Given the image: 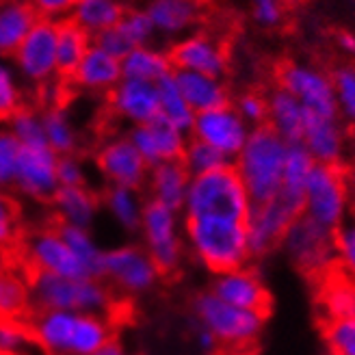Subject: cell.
Instances as JSON below:
<instances>
[{
  "mask_svg": "<svg viewBox=\"0 0 355 355\" xmlns=\"http://www.w3.org/2000/svg\"><path fill=\"white\" fill-rule=\"evenodd\" d=\"M33 340L31 327L22 321H0V355H22Z\"/></svg>",
  "mask_w": 355,
  "mask_h": 355,
  "instance_id": "48",
  "label": "cell"
},
{
  "mask_svg": "<svg viewBox=\"0 0 355 355\" xmlns=\"http://www.w3.org/2000/svg\"><path fill=\"white\" fill-rule=\"evenodd\" d=\"M57 178H59V187H65V189L87 187V169H85V163L80 161L76 154L59 156Z\"/></svg>",
  "mask_w": 355,
  "mask_h": 355,
  "instance_id": "51",
  "label": "cell"
},
{
  "mask_svg": "<svg viewBox=\"0 0 355 355\" xmlns=\"http://www.w3.org/2000/svg\"><path fill=\"white\" fill-rule=\"evenodd\" d=\"M17 76L33 85H48L59 74L57 69V24L37 17L24 42L13 52Z\"/></svg>",
  "mask_w": 355,
  "mask_h": 355,
  "instance_id": "11",
  "label": "cell"
},
{
  "mask_svg": "<svg viewBox=\"0 0 355 355\" xmlns=\"http://www.w3.org/2000/svg\"><path fill=\"white\" fill-rule=\"evenodd\" d=\"M28 291H31V306L37 312L59 310V312H74V314L106 316V312L113 308L111 288L106 286L104 279L98 277L67 279V277L31 271Z\"/></svg>",
  "mask_w": 355,
  "mask_h": 355,
  "instance_id": "4",
  "label": "cell"
},
{
  "mask_svg": "<svg viewBox=\"0 0 355 355\" xmlns=\"http://www.w3.org/2000/svg\"><path fill=\"white\" fill-rule=\"evenodd\" d=\"M94 44V40L89 35L76 26L72 20H63L57 24V69L59 76L69 78L74 74V69L83 61L85 52L89 46Z\"/></svg>",
  "mask_w": 355,
  "mask_h": 355,
  "instance_id": "35",
  "label": "cell"
},
{
  "mask_svg": "<svg viewBox=\"0 0 355 355\" xmlns=\"http://www.w3.org/2000/svg\"><path fill=\"white\" fill-rule=\"evenodd\" d=\"M269 102V113H266V126H269L277 137H282L288 146L301 144V137L308 126V111L301 106L293 96H288L282 89H273L266 96Z\"/></svg>",
  "mask_w": 355,
  "mask_h": 355,
  "instance_id": "25",
  "label": "cell"
},
{
  "mask_svg": "<svg viewBox=\"0 0 355 355\" xmlns=\"http://www.w3.org/2000/svg\"><path fill=\"white\" fill-rule=\"evenodd\" d=\"M355 212L351 193L345 180L343 167H325L316 165L304 193V212L308 219L316 221L331 232Z\"/></svg>",
  "mask_w": 355,
  "mask_h": 355,
  "instance_id": "8",
  "label": "cell"
},
{
  "mask_svg": "<svg viewBox=\"0 0 355 355\" xmlns=\"http://www.w3.org/2000/svg\"><path fill=\"white\" fill-rule=\"evenodd\" d=\"M301 212L304 210L291 204L288 200H284L282 195H277L271 202L252 204L243 221L247 230V241H250L252 258H264L271 252L279 250V243L284 234H286V230Z\"/></svg>",
  "mask_w": 355,
  "mask_h": 355,
  "instance_id": "12",
  "label": "cell"
},
{
  "mask_svg": "<svg viewBox=\"0 0 355 355\" xmlns=\"http://www.w3.org/2000/svg\"><path fill=\"white\" fill-rule=\"evenodd\" d=\"M104 206L109 210L111 219L123 230V232H139L141 230V217H144L146 200L141 193L126 187H109L104 191Z\"/></svg>",
  "mask_w": 355,
  "mask_h": 355,
  "instance_id": "33",
  "label": "cell"
},
{
  "mask_svg": "<svg viewBox=\"0 0 355 355\" xmlns=\"http://www.w3.org/2000/svg\"><path fill=\"white\" fill-rule=\"evenodd\" d=\"M72 7H74V0H37V3H33V9L37 13V17L55 22V24L69 20Z\"/></svg>",
  "mask_w": 355,
  "mask_h": 355,
  "instance_id": "52",
  "label": "cell"
},
{
  "mask_svg": "<svg viewBox=\"0 0 355 355\" xmlns=\"http://www.w3.org/2000/svg\"><path fill=\"white\" fill-rule=\"evenodd\" d=\"M117 28L132 48L152 46V42L156 37V31H154L150 15L146 9H141V7H126L121 20L117 22Z\"/></svg>",
  "mask_w": 355,
  "mask_h": 355,
  "instance_id": "42",
  "label": "cell"
},
{
  "mask_svg": "<svg viewBox=\"0 0 355 355\" xmlns=\"http://www.w3.org/2000/svg\"><path fill=\"white\" fill-rule=\"evenodd\" d=\"M96 355H128V353H126V349H123L117 340H113V343L106 345L102 351H98Z\"/></svg>",
  "mask_w": 355,
  "mask_h": 355,
  "instance_id": "57",
  "label": "cell"
},
{
  "mask_svg": "<svg viewBox=\"0 0 355 355\" xmlns=\"http://www.w3.org/2000/svg\"><path fill=\"white\" fill-rule=\"evenodd\" d=\"M57 232H59L61 239L67 243L69 250H72V252L78 256V260L87 266L89 275L102 279L104 250L100 247V243L96 241V236L92 234V230L59 223V225H57Z\"/></svg>",
  "mask_w": 355,
  "mask_h": 355,
  "instance_id": "38",
  "label": "cell"
},
{
  "mask_svg": "<svg viewBox=\"0 0 355 355\" xmlns=\"http://www.w3.org/2000/svg\"><path fill=\"white\" fill-rule=\"evenodd\" d=\"M22 85H20V76H17L15 67L0 59V123H7V119L22 109Z\"/></svg>",
  "mask_w": 355,
  "mask_h": 355,
  "instance_id": "43",
  "label": "cell"
},
{
  "mask_svg": "<svg viewBox=\"0 0 355 355\" xmlns=\"http://www.w3.org/2000/svg\"><path fill=\"white\" fill-rule=\"evenodd\" d=\"M279 250L297 271L314 282L336 271V232L299 215L286 230Z\"/></svg>",
  "mask_w": 355,
  "mask_h": 355,
  "instance_id": "6",
  "label": "cell"
},
{
  "mask_svg": "<svg viewBox=\"0 0 355 355\" xmlns=\"http://www.w3.org/2000/svg\"><path fill=\"white\" fill-rule=\"evenodd\" d=\"M301 146L316 165L343 167L349 158V128L338 117H310Z\"/></svg>",
  "mask_w": 355,
  "mask_h": 355,
  "instance_id": "20",
  "label": "cell"
},
{
  "mask_svg": "<svg viewBox=\"0 0 355 355\" xmlns=\"http://www.w3.org/2000/svg\"><path fill=\"white\" fill-rule=\"evenodd\" d=\"M195 343H198V347L204 351V353H212L217 347H219V343L215 340V336H212L208 329H204V327H200L198 325V331H195Z\"/></svg>",
  "mask_w": 355,
  "mask_h": 355,
  "instance_id": "55",
  "label": "cell"
},
{
  "mask_svg": "<svg viewBox=\"0 0 355 355\" xmlns=\"http://www.w3.org/2000/svg\"><path fill=\"white\" fill-rule=\"evenodd\" d=\"M123 11H126V5L119 0H74L69 20L94 40L100 33L117 26Z\"/></svg>",
  "mask_w": 355,
  "mask_h": 355,
  "instance_id": "31",
  "label": "cell"
},
{
  "mask_svg": "<svg viewBox=\"0 0 355 355\" xmlns=\"http://www.w3.org/2000/svg\"><path fill=\"white\" fill-rule=\"evenodd\" d=\"M173 72L167 50L156 46H141L132 48L126 57L121 59V78L141 80V83H158Z\"/></svg>",
  "mask_w": 355,
  "mask_h": 355,
  "instance_id": "29",
  "label": "cell"
},
{
  "mask_svg": "<svg viewBox=\"0 0 355 355\" xmlns=\"http://www.w3.org/2000/svg\"><path fill=\"white\" fill-rule=\"evenodd\" d=\"M24 256L33 273H46V275H57L67 279L92 277L87 266L61 239L57 227H46L33 232L26 239Z\"/></svg>",
  "mask_w": 355,
  "mask_h": 355,
  "instance_id": "15",
  "label": "cell"
},
{
  "mask_svg": "<svg viewBox=\"0 0 355 355\" xmlns=\"http://www.w3.org/2000/svg\"><path fill=\"white\" fill-rule=\"evenodd\" d=\"M277 89L293 96L310 117H338L334 83L327 69L308 61H284L277 67Z\"/></svg>",
  "mask_w": 355,
  "mask_h": 355,
  "instance_id": "9",
  "label": "cell"
},
{
  "mask_svg": "<svg viewBox=\"0 0 355 355\" xmlns=\"http://www.w3.org/2000/svg\"><path fill=\"white\" fill-rule=\"evenodd\" d=\"M69 80L78 89H83V92L109 96L121 80V61L111 57L109 52H104L96 44H92L78 67L74 69V74L69 76Z\"/></svg>",
  "mask_w": 355,
  "mask_h": 355,
  "instance_id": "22",
  "label": "cell"
},
{
  "mask_svg": "<svg viewBox=\"0 0 355 355\" xmlns=\"http://www.w3.org/2000/svg\"><path fill=\"white\" fill-rule=\"evenodd\" d=\"M173 78L195 115L230 104V89L223 78L195 72H173Z\"/></svg>",
  "mask_w": 355,
  "mask_h": 355,
  "instance_id": "27",
  "label": "cell"
},
{
  "mask_svg": "<svg viewBox=\"0 0 355 355\" xmlns=\"http://www.w3.org/2000/svg\"><path fill=\"white\" fill-rule=\"evenodd\" d=\"M343 171H345V180H347V187H349V193H351V200H353V206H355V152L349 154L347 163L343 165Z\"/></svg>",
  "mask_w": 355,
  "mask_h": 355,
  "instance_id": "56",
  "label": "cell"
},
{
  "mask_svg": "<svg viewBox=\"0 0 355 355\" xmlns=\"http://www.w3.org/2000/svg\"><path fill=\"white\" fill-rule=\"evenodd\" d=\"M252 20L264 31L279 28L286 20V7L279 0H256L252 5Z\"/></svg>",
  "mask_w": 355,
  "mask_h": 355,
  "instance_id": "49",
  "label": "cell"
},
{
  "mask_svg": "<svg viewBox=\"0 0 355 355\" xmlns=\"http://www.w3.org/2000/svg\"><path fill=\"white\" fill-rule=\"evenodd\" d=\"M161 275L141 245H117L104 252L102 279H109L121 293L144 295L156 286Z\"/></svg>",
  "mask_w": 355,
  "mask_h": 355,
  "instance_id": "10",
  "label": "cell"
},
{
  "mask_svg": "<svg viewBox=\"0 0 355 355\" xmlns=\"http://www.w3.org/2000/svg\"><path fill=\"white\" fill-rule=\"evenodd\" d=\"M180 163L184 165V169L189 171L191 178L204 175V173H210V171H217V169L232 165L217 150H212L210 146L202 144V141H198V139H191V137H189V144L184 148Z\"/></svg>",
  "mask_w": 355,
  "mask_h": 355,
  "instance_id": "40",
  "label": "cell"
},
{
  "mask_svg": "<svg viewBox=\"0 0 355 355\" xmlns=\"http://www.w3.org/2000/svg\"><path fill=\"white\" fill-rule=\"evenodd\" d=\"M17 156H20V144L5 126H0V191L13 189Z\"/></svg>",
  "mask_w": 355,
  "mask_h": 355,
  "instance_id": "47",
  "label": "cell"
},
{
  "mask_svg": "<svg viewBox=\"0 0 355 355\" xmlns=\"http://www.w3.org/2000/svg\"><path fill=\"white\" fill-rule=\"evenodd\" d=\"M252 200L234 165L191 178L182 206L184 219H230L245 221Z\"/></svg>",
  "mask_w": 355,
  "mask_h": 355,
  "instance_id": "3",
  "label": "cell"
},
{
  "mask_svg": "<svg viewBox=\"0 0 355 355\" xmlns=\"http://www.w3.org/2000/svg\"><path fill=\"white\" fill-rule=\"evenodd\" d=\"M44 121V139L46 146L55 152L57 156H69L76 154L78 150V130L74 126L72 117L63 109L61 104L46 106L42 113Z\"/></svg>",
  "mask_w": 355,
  "mask_h": 355,
  "instance_id": "34",
  "label": "cell"
},
{
  "mask_svg": "<svg viewBox=\"0 0 355 355\" xmlns=\"http://www.w3.org/2000/svg\"><path fill=\"white\" fill-rule=\"evenodd\" d=\"M141 241L144 250L154 260L163 275L180 269L184 258V217L167 206L146 200L141 217Z\"/></svg>",
  "mask_w": 355,
  "mask_h": 355,
  "instance_id": "7",
  "label": "cell"
},
{
  "mask_svg": "<svg viewBox=\"0 0 355 355\" xmlns=\"http://www.w3.org/2000/svg\"><path fill=\"white\" fill-rule=\"evenodd\" d=\"M336 271L355 279V212L336 230Z\"/></svg>",
  "mask_w": 355,
  "mask_h": 355,
  "instance_id": "45",
  "label": "cell"
},
{
  "mask_svg": "<svg viewBox=\"0 0 355 355\" xmlns=\"http://www.w3.org/2000/svg\"><path fill=\"white\" fill-rule=\"evenodd\" d=\"M5 128L13 135V139L20 144V148L24 146H42L46 144L44 139V121H42V113L31 109V106H22L20 111H15Z\"/></svg>",
  "mask_w": 355,
  "mask_h": 355,
  "instance_id": "41",
  "label": "cell"
},
{
  "mask_svg": "<svg viewBox=\"0 0 355 355\" xmlns=\"http://www.w3.org/2000/svg\"><path fill=\"white\" fill-rule=\"evenodd\" d=\"M336 46L347 57H355V33L353 31H340L336 35Z\"/></svg>",
  "mask_w": 355,
  "mask_h": 355,
  "instance_id": "54",
  "label": "cell"
},
{
  "mask_svg": "<svg viewBox=\"0 0 355 355\" xmlns=\"http://www.w3.org/2000/svg\"><path fill=\"white\" fill-rule=\"evenodd\" d=\"M167 55L173 72H195L223 78L230 65L223 42L204 31H193L184 37L175 40L169 46Z\"/></svg>",
  "mask_w": 355,
  "mask_h": 355,
  "instance_id": "14",
  "label": "cell"
},
{
  "mask_svg": "<svg viewBox=\"0 0 355 355\" xmlns=\"http://www.w3.org/2000/svg\"><path fill=\"white\" fill-rule=\"evenodd\" d=\"M316 308L323 323L355 316V279L331 271L316 279Z\"/></svg>",
  "mask_w": 355,
  "mask_h": 355,
  "instance_id": "24",
  "label": "cell"
},
{
  "mask_svg": "<svg viewBox=\"0 0 355 355\" xmlns=\"http://www.w3.org/2000/svg\"><path fill=\"white\" fill-rule=\"evenodd\" d=\"M156 35L180 40L193 33L202 17V5L195 0H152L146 7Z\"/></svg>",
  "mask_w": 355,
  "mask_h": 355,
  "instance_id": "23",
  "label": "cell"
},
{
  "mask_svg": "<svg viewBox=\"0 0 355 355\" xmlns=\"http://www.w3.org/2000/svg\"><path fill=\"white\" fill-rule=\"evenodd\" d=\"M288 148L286 141L277 137L269 126L252 130L245 148L232 163L252 204L271 202L279 195Z\"/></svg>",
  "mask_w": 355,
  "mask_h": 355,
  "instance_id": "2",
  "label": "cell"
},
{
  "mask_svg": "<svg viewBox=\"0 0 355 355\" xmlns=\"http://www.w3.org/2000/svg\"><path fill=\"white\" fill-rule=\"evenodd\" d=\"M336 109H338V119L345 126L355 128V63H340L331 69Z\"/></svg>",
  "mask_w": 355,
  "mask_h": 355,
  "instance_id": "39",
  "label": "cell"
},
{
  "mask_svg": "<svg viewBox=\"0 0 355 355\" xmlns=\"http://www.w3.org/2000/svg\"><path fill=\"white\" fill-rule=\"evenodd\" d=\"M184 247L212 275L250 266L252 252L243 221L184 219Z\"/></svg>",
  "mask_w": 355,
  "mask_h": 355,
  "instance_id": "1",
  "label": "cell"
},
{
  "mask_svg": "<svg viewBox=\"0 0 355 355\" xmlns=\"http://www.w3.org/2000/svg\"><path fill=\"white\" fill-rule=\"evenodd\" d=\"M250 135L252 128L241 119L234 104L230 102L225 106H219V109L195 115L189 137L202 141V144L210 146L221 156H225L230 163H234V158L245 148Z\"/></svg>",
  "mask_w": 355,
  "mask_h": 355,
  "instance_id": "13",
  "label": "cell"
},
{
  "mask_svg": "<svg viewBox=\"0 0 355 355\" xmlns=\"http://www.w3.org/2000/svg\"><path fill=\"white\" fill-rule=\"evenodd\" d=\"M146 184H148L152 202L167 206L175 212H182L187 191L191 184V175L180 161L161 163L156 167H150Z\"/></svg>",
  "mask_w": 355,
  "mask_h": 355,
  "instance_id": "26",
  "label": "cell"
},
{
  "mask_svg": "<svg viewBox=\"0 0 355 355\" xmlns=\"http://www.w3.org/2000/svg\"><path fill=\"white\" fill-rule=\"evenodd\" d=\"M20 232V219H17V208L7 191H0V250L9 247Z\"/></svg>",
  "mask_w": 355,
  "mask_h": 355,
  "instance_id": "50",
  "label": "cell"
},
{
  "mask_svg": "<svg viewBox=\"0 0 355 355\" xmlns=\"http://www.w3.org/2000/svg\"><path fill=\"white\" fill-rule=\"evenodd\" d=\"M156 89H158V106H161V117L167 119L169 123H173L175 128H180L182 132L191 135L195 113L187 104L180 87H178V83L173 78V72L169 76H165L163 80H158Z\"/></svg>",
  "mask_w": 355,
  "mask_h": 355,
  "instance_id": "36",
  "label": "cell"
},
{
  "mask_svg": "<svg viewBox=\"0 0 355 355\" xmlns=\"http://www.w3.org/2000/svg\"><path fill=\"white\" fill-rule=\"evenodd\" d=\"M96 167L111 187H126L139 191L146 187L150 167L130 144L128 135H119L102 141L96 152Z\"/></svg>",
  "mask_w": 355,
  "mask_h": 355,
  "instance_id": "16",
  "label": "cell"
},
{
  "mask_svg": "<svg viewBox=\"0 0 355 355\" xmlns=\"http://www.w3.org/2000/svg\"><path fill=\"white\" fill-rule=\"evenodd\" d=\"M50 202L59 217V223L85 227V230H92L100 210L98 198L87 187H72V189L59 187V191Z\"/></svg>",
  "mask_w": 355,
  "mask_h": 355,
  "instance_id": "28",
  "label": "cell"
},
{
  "mask_svg": "<svg viewBox=\"0 0 355 355\" xmlns=\"http://www.w3.org/2000/svg\"><path fill=\"white\" fill-rule=\"evenodd\" d=\"M321 336L327 355H355V316L323 323Z\"/></svg>",
  "mask_w": 355,
  "mask_h": 355,
  "instance_id": "44",
  "label": "cell"
},
{
  "mask_svg": "<svg viewBox=\"0 0 355 355\" xmlns=\"http://www.w3.org/2000/svg\"><path fill=\"white\" fill-rule=\"evenodd\" d=\"M234 109L241 115V119L254 128L266 126V113H269V102H266V96L260 92H245L236 98Z\"/></svg>",
  "mask_w": 355,
  "mask_h": 355,
  "instance_id": "46",
  "label": "cell"
},
{
  "mask_svg": "<svg viewBox=\"0 0 355 355\" xmlns=\"http://www.w3.org/2000/svg\"><path fill=\"white\" fill-rule=\"evenodd\" d=\"M193 312L198 325L215 336L219 347L227 349L252 347L260 338L266 323V314L234 308L210 291L200 293L193 299Z\"/></svg>",
  "mask_w": 355,
  "mask_h": 355,
  "instance_id": "5",
  "label": "cell"
},
{
  "mask_svg": "<svg viewBox=\"0 0 355 355\" xmlns=\"http://www.w3.org/2000/svg\"><path fill=\"white\" fill-rule=\"evenodd\" d=\"M128 139L141 154V158L148 163V167L180 161L189 144V135L175 128L173 123L163 117H156L146 126L130 128Z\"/></svg>",
  "mask_w": 355,
  "mask_h": 355,
  "instance_id": "18",
  "label": "cell"
},
{
  "mask_svg": "<svg viewBox=\"0 0 355 355\" xmlns=\"http://www.w3.org/2000/svg\"><path fill=\"white\" fill-rule=\"evenodd\" d=\"M35 22H37V13L33 5L20 0L0 3V59L13 55Z\"/></svg>",
  "mask_w": 355,
  "mask_h": 355,
  "instance_id": "30",
  "label": "cell"
},
{
  "mask_svg": "<svg viewBox=\"0 0 355 355\" xmlns=\"http://www.w3.org/2000/svg\"><path fill=\"white\" fill-rule=\"evenodd\" d=\"M94 44H96L98 48H102L104 52H109L111 57L119 59V61L132 50V46L126 42V37H123V35L119 33L117 26H113V28H109V31L100 33L98 37H94Z\"/></svg>",
  "mask_w": 355,
  "mask_h": 355,
  "instance_id": "53",
  "label": "cell"
},
{
  "mask_svg": "<svg viewBox=\"0 0 355 355\" xmlns=\"http://www.w3.org/2000/svg\"><path fill=\"white\" fill-rule=\"evenodd\" d=\"M109 109L121 121H128L130 128L146 126V123L154 121L156 117H161L158 89L154 83L121 78L109 94Z\"/></svg>",
  "mask_w": 355,
  "mask_h": 355,
  "instance_id": "21",
  "label": "cell"
},
{
  "mask_svg": "<svg viewBox=\"0 0 355 355\" xmlns=\"http://www.w3.org/2000/svg\"><path fill=\"white\" fill-rule=\"evenodd\" d=\"M28 308V277L15 271H0V321H20Z\"/></svg>",
  "mask_w": 355,
  "mask_h": 355,
  "instance_id": "37",
  "label": "cell"
},
{
  "mask_svg": "<svg viewBox=\"0 0 355 355\" xmlns=\"http://www.w3.org/2000/svg\"><path fill=\"white\" fill-rule=\"evenodd\" d=\"M208 291L234 308L269 314V304H271L269 288H266L260 273L252 269V266H243V269L212 275Z\"/></svg>",
  "mask_w": 355,
  "mask_h": 355,
  "instance_id": "19",
  "label": "cell"
},
{
  "mask_svg": "<svg viewBox=\"0 0 355 355\" xmlns=\"http://www.w3.org/2000/svg\"><path fill=\"white\" fill-rule=\"evenodd\" d=\"M57 163H59V156L46 144L20 148L13 189L17 193H22L24 198L37 200V202L52 200L55 193L59 191Z\"/></svg>",
  "mask_w": 355,
  "mask_h": 355,
  "instance_id": "17",
  "label": "cell"
},
{
  "mask_svg": "<svg viewBox=\"0 0 355 355\" xmlns=\"http://www.w3.org/2000/svg\"><path fill=\"white\" fill-rule=\"evenodd\" d=\"M316 163L312 161V156L306 152V148L301 144H295L288 148L286 165H284V180H282V191L279 195L284 200H288L291 204L299 206L304 210V193L306 184L310 180V175L314 171Z\"/></svg>",
  "mask_w": 355,
  "mask_h": 355,
  "instance_id": "32",
  "label": "cell"
}]
</instances>
